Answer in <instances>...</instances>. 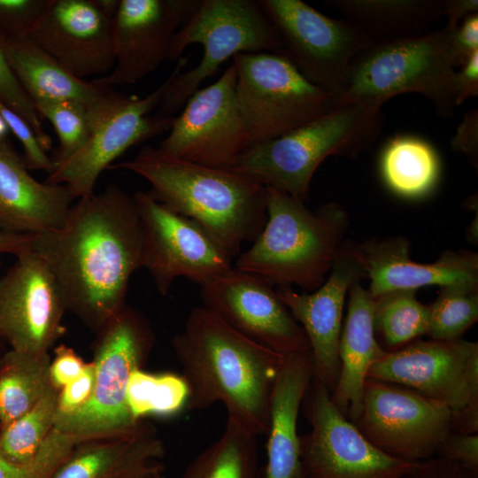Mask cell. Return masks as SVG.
I'll return each instance as SVG.
<instances>
[{"label":"cell","mask_w":478,"mask_h":478,"mask_svg":"<svg viewBox=\"0 0 478 478\" xmlns=\"http://www.w3.org/2000/svg\"><path fill=\"white\" fill-rule=\"evenodd\" d=\"M32 251L52 273L66 311L98 330L126 306L130 277L142 267L134 197L111 185L80 198L60 228L34 235Z\"/></svg>","instance_id":"1"},{"label":"cell","mask_w":478,"mask_h":478,"mask_svg":"<svg viewBox=\"0 0 478 478\" xmlns=\"http://www.w3.org/2000/svg\"><path fill=\"white\" fill-rule=\"evenodd\" d=\"M172 345L189 388L186 410L222 403L227 420L257 436L266 434L284 356L237 332L204 306L191 310Z\"/></svg>","instance_id":"2"},{"label":"cell","mask_w":478,"mask_h":478,"mask_svg":"<svg viewBox=\"0 0 478 478\" xmlns=\"http://www.w3.org/2000/svg\"><path fill=\"white\" fill-rule=\"evenodd\" d=\"M111 167L147 180L155 200L199 224L232 258L266 223L267 188L231 168L186 161L150 146Z\"/></svg>","instance_id":"3"},{"label":"cell","mask_w":478,"mask_h":478,"mask_svg":"<svg viewBox=\"0 0 478 478\" xmlns=\"http://www.w3.org/2000/svg\"><path fill=\"white\" fill-rule=\"evenodd\" d=\"M348 226L347 211L338 203L311 211L305 201L267 188L266 223L234 267L273 286L313 291L326 281Z\"/></svg>","instance_id":"4"},{"label":"cell","mask_w":478,"mask_h":478,"mask_svg":"<svg viewBox=\"0 0 478 478\" xmlns=\"http://www.w3.org/2000/svg\"><path fill=\"white\" fill-rule=\"evenodd\" d=\"M382 127V108L339 104L277 138L249 147L228 168L305 201L312 176L327 158L356 157L372 146Z\"/></svg>","instance_id":"5"},{"label":"cell","mask_w":478,"mask_h":478,"mask_svg":"<svg viewBox=\"0 0 478 478\" xmlns=\"http://www.w3.org/2000/svg\"><path fill=\"white\" fill-rule=\"evenodd\" d=\"M445 26L423 35L374 42L350 65L338 104L382 108L403 93L428 98L436 113L450 118L457 107L452 35Z\"/></svg>","instance_id":"6"},{"label":"cell","mask_w":478,"mask_h":478,"mask_svg":"<svg viewBox=\"0 0 478 478\" xmlns=\"http://www.w3.org/2000/svg\"><path fill=\"white\" fill-rule=\"evenodd\" d=\"M96 332L92 396L79 410L57 415L54 425L74 444L131 435L150 424L132 417L126 397L131 374L143 367L153 348L150 325L138 311L126 305Z\"/></svg>","instance_id":"7"},{"label":"cell","mask_w":478,"mask_h":478,"mask_svg":"<svg viewBox=\"0 0 478 478\" xmlns=\"http://www.w3.org/2000/svg\"><path fill=\"white\" fill-rule=\"evenodd\" d=\"M192 43L203 46V58L196 67L173 77L160 104L164 115L181 109L229 58L243 52H283L274 24L259 3L251 0L200 1L176 33L169 59L179 58Z\"/></svg>","instance_id":"8"},{"label":"cell","mask_w":478,"mask_h":478,"mask_svg":"<svg viewBox=\"0 0 478 478\" xmlns=\"http://www.w3.org/2000/svg\"><path fill=\"white\" fill-rule=\"evenodd\" d=\"M235 97L250 147L277 138L336 107V99L310 82L283 52L233 57Z\"/></svg>","instance_id":"9"},{"label":"cell","mask_w":478,"mask_h":478,"mask_svg":"<svg viewBox=\"0 0 478 478\" xmlns=\"http://www.w3.org/2000/svg\"><path fill=\"white\" fill-rule=\"evenodd\" d=\"M367 377L410 388L447 406L453 432L478 434V343L414 340L388 351Z\"/></svg>","instance_id":"10"},{"label":"cell","mask_w":478,"mask_h":478,"mask_svg":"<svg viewBox=\"0 0 478 478\" xmlns=\"http://www.w3.org/2000/svg\"><path fill=\"white\" fill-rule=\"evenodd\" d=\"M258 3L281 38L283 53L310 82L337 101L351 63L373 39L351 20L330 18L301 0Z\"/></svg>","instance_id":"11"},{"label":"cell","mask_w":478,"mask_h":478,"mask_svg":"<svg viewBox=\"0 0 478 478\" xmlns=\"http://www.w3.org/2000/svg\"><path fill=\"white\" fill-rule=\"evenodd\" d=\"M354 425L385 454L413 462L436 457L453 431L452 412L444 405L410 388L369 377Z\"/></svg>","instance_id":"12"},{"label":"cell","mask_w":478,"mask_h":478,"mask_svg":"<svg viewBox=\"0 0 478 478\" xmlns=\"http://www.w3.org/2000/svg\"><path fill=\"white\" fill-rule=\"evenodd\" d=\"M302 406L311 425V431L300 436L303 478H402L420 463L393 458L374 447L313 376Z\"/></svg>","instance_id":"13"},{"label":"cell","mask_w":478,"mask_h":478,"mask_svg":"<svg viewBox=\"0 0 478 478\" xmlns=\"http://www.w3.org/2000/svg\"><path fill=\"white\" fill-rule=\"evenodd\" d=\"M133 197L143 230L142 267L160 294L166 296L178 277L202 286L233 268V258L199 224L166 208L148 191Z\"/></svg>","instance_id":"14"},{"label":"cell","mask_w":478,"mask_h":478,"mask_svg":"<svg viewBox=\"0 0 478 478\" xmlns=\"http://www.w3.org/2000/svg\"><path fill=\"white\" fill-rule=\"evenodd\" d=\"M233 62L212 85L197 89L174 118L158 149L175 158L212 167H231L250 147L235 97Z\"/></svg>","instance_id":"15"},{"label":"cell","mask_w":478,"mask_h":478,"mask_svg":"<svg viewBox=\"0 0 478 478\" xmlns=\"http://www.w3.org/2000/svg\"><path fill=\"white\" fill-rule=\"evenodd\" d=\"M187 62L188 57L179 58L168 78L145 97L127 95L115 110L91 128L84 147L57 164L45 182L66 185L73 198L91 196L99 175L114 159L130 147L170 130L173 117L150 113L161 104L168 85Z\"/></svg>","instance_id":"16"},{"label":"cell","mask_w":478,"mask_h":478,"mask_svg":"<svg viewBox=\"0 0 478 478\" xmlns=\"http://www.w3.org/2000/svg\"><path fill=\"white\" fill-rule=\"evenodd\" d=\"M200 287L203 306L246 337L282 356L310 351L305 330L261 277L233 266Z\"/></svg>","instance_id":"17"},{"label":"cell","mask_w":478,"mask_h":478,"mask_svg":"<svg viewBox=\"0 0 478 478\" xmlns=\"http://www.w3.org/2000/svg\"><path fill=\"white\" fill-rule=\"evenodd\" d=\"M66 307L45 262L32 250L0 280V335L12 350L48 353L64 335Z\"/></svg>","instance_id":"18"},{"label":"cell","mask_w":478,"mask_h":478,"mask_svg":"<svg viewBox=\"0 0 478 478\" xmlns=\"http://www.w3.org/2000/svg\"><path fill=\"white\" fill-rule=\"evenodd\" d=\"M200 1L120 0L113 19L115 64L93 80L105 88L132 84L170 58L174 36Z\"/></svg>","instance_id":"19"},{"label":"cell","mask_w":478,"mask_h":478,"mask_svg":"<svg viewBox=\"0 0 478 478\" xmlns=\"http://www.w3.org/2000/svg\"><path fill=\"white\" fill-rule=\"evenodd\" d=\"M365 276L356 243L344 241L326 281L317 289L309 293H298L288 286L275 289L305 330L310 343L313 377L329 393L340 372L338 343L346 295L351 285Z\"/></svg>","instance_id":"20"},{"label":"cell","mask_w":478,"mask_h":478,"mask_svg":"<svg viewBox=\"0 0 478 478\" xmlns=\"http://www.w3.org/2000/svg\"><path fill=\"white\" fill-rule=\"evenodd\" d=\"M26 38L80 79L108 74L115 64L113 19L96 0H50Z\"/></svg>","instance_id":"21"},{"label":"cell","mask_w":478,"mask_h":478,"mask_svg":"<svg viewBox=\"0 0 478 478\" xmlns=\"http://www.w3.org/2000/svg\"><path fill=\"white\" fill-rule=\"evenodd\" d=\"M410 241L401 236L356 243L365 275L370 280L367 289L374 297L428 285L478 286L476 252L446 251L435 262L423 264L410 258Z\"/></svg>","instance_id":"22"},{"label":"cell","mask_w":478,"mask_h":478,"mask_svg":"<svg viewBox=\"0 0 478 478\" xmlns=\"http://www.w3.org/2000/svg\"><path fill=\"white\" fill-rule=\"evenodd\" d=\"M7 138L0 139V230L39 235L60 228L74 199L64 184L39 182Z\"/></svg>","instance_id":"23"},{"label":"cell","mask_w":478,"mask_h":478,"mask_svg":"<svg viewBox=\"0 0 478 478\" xmlns=\"http://www.w3.org/2000/svg\"><path fill=\"white\" fill-rule=\"evenodd\" d=\"M163 441L152 425L123 436L77 443L50 478H162Z\"/></svg>","instance_id":"24"},{"label":"cell","mask_w":478,"mask_h":478,"mask_svg":"<svg viewBox=\"0 0 478 478\" xmlns=\"http://www.w3.org/2000/svg\"><path fill=\"white\" fill-rule=\"evenodd\" d=\"M312 376L310 351L284 356L273 392L266 461L259 478H303L297 419Z\"/></svg>","instance_id":"25"},{"label":"cell","mask_w":478,"mask_h":478,"mask_svg":"<svg viewBox=\"0 0 478 478\" xmlns=\"http://www.w3.org/2000/svg\"><path fill=\"white\" fill-rule=\"evenodd\" d=\"M374 297L360 281L349 289L347 314L338 343L340 372L330 398L339 412L355 423L361 410L370 367L388 351L375 338Z\"/></svg>","instance_id":"26"},{"label":"cell","mask_w":478,"mask_h":478,"mask_svg":"<svg viewBox=\"0 0 478 478\" xmlns=\"http://www.w3.org/2000/svg\"><path fill=\"white\" fill-rule=\"evenodd\" d=\"M0 48L33 104L68 100L90 109L112 91L74 76L27 38L0 36Z\"/></svg>","instance_id":"27"},{"label":"cell","mask_w":478,"mask_h":478,"mask_svg":"<svg viewBox=\"0 0 478 478\" xmlns=\"http://www.w3.org/2000/svg\"><path fill=\"white\" fill-rule=\"evenodd\" d=\"M374 42L426 34L443 16L442 0H325Z\"/></svg>","instance_id":"28"},{"label":"cell","mask_w":478,"mask_h":478,"mask_svg":"<svg viewBox=\"0 0 478 478\" xmlns=\"http://www.w3.org/2000/svg\"><path fill=\"white\" fill-rule=\"evenodd\" d=\"M380 168L387 187L405 198L425 197L436 186L440 160L435 149L425 140L400 135L384 147Z\"/></svg>","instance_id":"29"},{"label":"cell","mask_w":478,"mask_h":478,"mask_svg":"<svg viewBox=\"0 0 478 478\" xmlns=\"http://www.w3.org/2000/svg\"><path fill=\"white\" fill-rule=\"evenodd\" d=\"M50 356L10 350L0 358V429L34 407L51 389Z\"/></svg>","instance_id":"30"},{"label":"cell","mask_w":478,"mask_h":478,"mask_svg":"<svg viewBox=\"0 0 478 478\" xmlns=\"http://www.w3.org/2000/svg\"><path fill=\"white\" fill-rule=\"evenodd\" d=\"M257 436L227 420L221 436L197 454L181 478H259Z\"/></svg>","instance_id":"31"},{"label":"cell","mask_w":478,"mask_h":478,"mask_svg":"<svg viewBox=\"0 0 478 478\" xmlns=\"http://www.w3.org/2000/svg\"><path fill=\"white\" fill-rule=\"evenodd\" d=\"M413 289L396 290L374 297V325L388 351L402 348L428 330V305Z\"/></svg>","instance_id":"32"},{"label":"cell","mask_w":478,"mask_h":478,"mask_svg":"<svg viewBox=\"0 0 478 478\" xmlns=\"http://www.w3.org/2000/svg\"><path fill=\"white\" fill-rule=\"evenodd\" d=\"M189 388L181 374L133 371L127 387V405L137 420L154 415L170 417L186 409Z\"/></svg>","instance_id":"33"},{"label":"cell","mask_w":478,"mask_h":478,"mask_svg":"<svg viewBox=\"0 0 478 478\" xmlns=\"http://www.w3.org/2000/svg\"><path fill=\"white\" fill-rule=\"evenodd\" d=\"M58 390L51 389L29 411L0 429V454L10 462L32 460L54 429Z\"/></svg>","instance_id":"34"},{"label":"cell","mask_w":478,"mask_h":478,"mask_svg":"<svg viewBox=\"0 0 478 478\" xmlns=\"http://www.w3.org/2000/svg\"><path fill=\"white\" fill-rule=\"evenodd\" d=\"M478 320V286L441 287L437 298L428 305V335L435 340H453Z\"/></svg>","instance_id":"35"},{"label":"cell","mask_w":478,"mask_h":478,"mask_svg":"<svg viewBox=\"0 0 478 478\" xmlns=\"http://www.w3.org/2000/svg\"><path fill=\"white\" fill-rule=\"evenodd\" d=\"M41 117L54 127L59 144L53 161L61 163L78 152L89 141L91 127L88 108L74 101H38L34 103Z\"/></svg>","instance_id":"36"},{"label":"cell","mask_w":478,"mask_h":478,"mask_svg":"<svg viewBox=\"0 0 478 478\" xmlns=\"http://www.w3.org/2000/svg\"><path fill=\"white\" fill-rule=\"evenodd\" d=\"M74 445L68 436L53 429L27 463L15 464L0 454V478H50Z\"/></svg>","instance_id":"37"},{"label":"cell","mask_w":478,"mask_h":478,"mask_svg":"<svg viewBox=\"0 0 478 478\" xmlns=\"http://www.w3.org/2000/svg\"><path fill=\"white\" fill-rule=\"evenodd\" d=\"M0 100L19 114L33 129L44 151L50 150L51 138L44 131L35 105L12 72L0 48Z\"/></svg>","instance_id":"38"},{"label":"cell","mask_w":478,"mask_h":478,"mask_svg":"<svg viewBox=\"0 0 478 478\" xmlns=\"http://www.w3.org/2000/svg\"><path fill=\"white\" fill-rule=\"evenodd\" d=\"M50 0H0V36L26 38Z\"/></svg>","instance_id":"39"},{"label":"cell","mask_w":478,"mask_h":478,"mask_svg":"<svg viewBox=\"0 0 478 478\" xmlns=\"http://www.w3.org/2000/svg\"><path fill=\"white\" fill-rule=\"evenodd\" d=\"M0 116L21 143L24 150L23 158L27 168L29 170H44L49 174L52 173L56 164L39 144L30 125L1 100Z\"/></svg>","instance_id":"40"},{"label":"cell","mask_w":478,"mask_h":478,"mask_svg":"<svg viewBox=\"0 0 478 478\" xmlns=\"http://www.w3.org/2000/svg\"><path fill=\"white\" fill-rule=\"evenodd\" d=\"M94 383L95 367L91 361L76 379L58 391L57 415L69 414L84 406L92 396Z\"/></svg>","instance_id":"41"},{"label":"cell","mask_w":478,"mask_h":478,"mask_svg":"<svg viewBox=\"0 0 478 478\" xmlns=\"http://www.w3.org/2000/svg\"><path fill=\"white\" fill-rule=\"evenodd\" d=\"M436 457L478 473V434L451 432L440 445Z\"/></svg>","instance_id":"42"},{"label":"cell","mask_w":478,"mask_h":478,"mask_svg":"<svg viewBox=\"0 0 478 478\" xmlns=\"http://www.w3.org/2000/svg\"><path fill=\"white\" fill-rule=\"evenodd\" d=\"M85 362L76 351L61 343L54 348V358L50 364V378L52 386L58 391L76 379L85 369Z\"/></svg>","instance_id":"43"},{"label":"cell","mask_w":478,"mask_h":478,"mask_svg":"<svg viewBox=\"0 0 478 478\" xmlns=\"http://www.w3.org/2000/svg\"><path fill=\"white\" fill-rule=\"evenodd\" d=\"M452 50L456 68L478 51V12L466 17L454 30Z\"/></svg>","instance_id":"44"},{"label":"cell","mask_w":478,"mask_h":478,"mask_svg":"<svg viewBox=\"0 0 478 478\" xmlns=\"http://www.w3.org/2000/svg\"><path fill=\"white\" fill-rule=\"evenodd\" d=\"M402 478H478V473L444 459L434 457L420 461Z\"/></svg>","instance_id":"45"},{"label":"cell","mask_w":478,"mask_h":478,"mask_svg":"<svg viewBox=\"0 0 478 478\" xmlns=\"http://www.w3.org/2000/svg\"><path fill=\"white\" fill-rule=\"evenodd\" d=\"M451 147L454 150L477 160L478 155V114L473 109L465 114L456 135L452 138Z\"/></svg>","instance_id":"46"},{"label":"cell","mask_w":478,"mask_h":478,"mask_svg":"<svg viewBox=\"0 0 478 478\" xmlns=\"http://www.w3.org/2000/svg\"><path fill=\"white\" fill-rule=\"evenodd\" d=\"M459 68L455 74L457 106L478 95V51L471 55Z\"/></svg>","instance_id":"47"},{"label":"cell","mask_w":478,"mask_h":478,"mask_svg":"<svg viewBox=\"0 0 478 478\" xmlns=\"http://www.w3.org/2000/svg\"><path fill=\"white\" fill-rule=\"evenodd\" d=\"M443 16L447 18L445 25L455 30L467 16L478 12L477 0H443Z\"/></svg>","instance_id":"48"},{"label":"cell","mask_w":478,"mask_h":478,"mask_svg":"<svg viewBox=\"0 0 478 478\" xmlns=\"http://www.w3.org/2000/svg\"><path fill=\"white\" fill-rule=\"evenodd\" d=\"M34 235L13 234L0 230V254L10 253L16 257L32 250Z\"/></svg>","instance_id":"49"},{"label":"cell","mask_w":478,"mask_h":478,"mask_svg":"<svg viewBox=\"0 0 478 478\" xmlns=\"http://www.w3.org/2000/svg\"><path fill=\"white\" fill-rule=\"evenodd\" d=\"M120 0H96V3L104 13L110 18L114 19L120 6Z\"/></svg>","instance_id":"50"},{"label":"cell","mask_w":478,"mask_h":478,"mask_svg":"<svg viewBox=\"0 0 478 478\" xmlns=\"http://www.w3.org/2000/svg\"><path fill=\"white\" fill-rule=\"evenodd\" d=\"M10 131L5 121L0 116V139L7 138V134Z\"/></svg>","instance_id":"51"},{"label":"cell","mask_w":478,"mask_h":478,"mask_svg":"<svg viewBox=\"0 0 478 478\" xmlns=\"http://www.w3.org/2000/svg\"><path fill=\"white\" fill-rule=\"evenodd\" d=\"M2 341H3V339H2V337H1V335H0V343H1Z\"/></svg>","instance_id":"52"}]
</instances>
